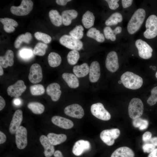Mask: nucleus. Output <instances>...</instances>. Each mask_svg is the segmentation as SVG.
I'll use <instances>...</instances> for the list:
<instances>
[{
	"mask_svg": "<svg viewBox=\"0 0 157 157\" xmlns=\"http://www.w3.org/2000/svg\"><path fill=\"white\" fill-rule=\"evenodd\" d=\"M121 81L125 87L132 90L140 88L143 83V79L140 76L129 71L126 72L122 75Z\"/></svg>",
	"mask_w": 157,
	"mask_h": 157,
	"instance_id": "f257e3e1",
	"label": "nucleus"
},
{
	"mask_svg": "<svg viewBox=\"0 0 157 157\" xmlns=\"http://www.w3.org/2000/svg\"><path fill=\"white\" fill-rule=\"evenodd\" d=\"M146 12L142 8L137 10L132 15L127 26L128 32L133 34L137 31L142 26L145 18Z\"/></svg>",
	"mask_w": 157,
	"mask_h": 157,
	"instance_id": "f03ea898",
	"label": "nucleus"
},
{
	"mask_svg": "<svg viewBox=\"0 0 157 157\" xmlns=\"http://www.w3.org/2000/svg\"><path fill=\"white\" fill-rule=\"evenodd\" d=\"M144 110V105L140 99L134 98L129 102L128 107V113L129 117L134 119L140 117L142 115Z\"/></svg>",
	"mask_w": 157,
	"mask_h": 157,
	"instance_id": "7ed1b4c3",
	"label": "nucleus"
},
{
	"mask_svg": "<svg viewBox=\"0 0 157 157\" xmlns=\"http://www.w3.org/2000/svg\"><path fill=\"white\" fill-rule=\"evenodd\" d=\"M146 28L143 35L147 39L154 38L157 35V17L155 15H150L147 19L145 24Z\"/></svg>",
	"mask_w": 157,
	"mask_h": 157,
	"instance_id": "20e7f679",
	"label": "nucleus"
},
{
	"mask_svg": "<svg viewBox=\"0 0 157 157\" xmlns=\"http://www.w3.org/2000/svg\"><path fill=\"white\" fill-rule=\"evenodd\" d=\"M33 5V3L31 0H23L20 6H12L10 8V11L15 15L19 16L26 15L32 10Z\"/></svg>",
	"mask_w": 157,
	"mask_h": 157,
	"instance_id": "39448f33",
	"label": "nucleus"
},
{
	"mask_svg": "<svg viewBox=\"0 0 157 157\" xmlns=\"http://www.w3.org/2000/svg\"><path fill=\"white\" fill-rule=\"evenodd\" d=\"M60 43L67 48L72 50L79 51L83 47V42L70 35H64L59 39Z\"/></svg>",
	"mask_w": 157,
	"mask_h": 157,
	"instance_id": "423d86ee",
	"label": "nucleus"
},
{
	"mask_svg": "<svg viewBox=\"0 0 157 157\" xmlns=\"http://www.w3.org/2000/svg\"><path fill=\"white\" fill-rule=\"evenodd\" d=\"M90 110L92 114L99 119L107 121L110 118V113L105 109L103 105L101 103H97L92 105Z\"/></svg>",
	"mask_w": 157,
	"mask_h": 157,
	"instance_id": "0eeeda50",
	"label": "nucleus"
},
{
	"mask_svg": "<svg viewBox=\"0 0 157 157\" xmlns=\"http://www.w3.org/2000/svg\"><path fill=\"white\" fill-rule=\"evenodd\" d=\"M120 134V131L117 129H112L103 131L100 134L101 140L108 146L113 145L115 140L117 138Z\"/></svg>",
	"mask_w": 157,
	"mask_h": 157,
	"instance_id": "6e6552de",
	"label": "nucleus"
},
{
	"mask_svg": "<svg viewBox=\"0 0 157 157\" xmlns=\"http://www.w3.org/2000/svg\"><path fill=\"white\" fill-rule=\"evenodd\" d=\"M135 45L140 57L145 59L151 57L153 49L146 42L141 39H139L136 41Z\"/></svg>",
	"mask_w": 157,
	"mask_h": 157,
	"instance_id": "1a4fd4ad",
	"label": "nucleus"
},
{
	"mask_svg": "<svg viewBox=\"0 0 157 157\" xmlns=\"http://www.w3.org/2000/svg\"><path fill=\"white\" fill-rule=\"evenodd\" d=\"M26 88L24 81L22 80H19L8 88L7 92L8 95L11 97H18L21 96Z\"/></svg>",
	"mask_w": 157,
	"mask_h": 157,
	"instance_id": "9d476101",
	"label": "nucleus"
},
{
	"mask_svg": "<svg viewBox=\"0 0 157 157\" xmlns=\"http://www.w3.org/2000/svg\"><path fill=\"white\" fill-rule=\"evenodd\" d=\"M15 143L19 149H24L27 144V131L22 126H20L15 133Z\"/></svg>",
	"mask_w": 157,
	"mask_h": 157,
	"instance_id": "9b49d317",
	"label": "nucleus"
},
{
	"mask_svg": "<svg viewBox=\"0 0 157 157\" xmlns=\"http://www.w3.org/2000/svg\"><path fill=\"white\" fill-rule=\"evenodd\" d=\"M107 69L111 72H114L119 68V64L117 54L114 51L109 52L108 54L105 61Z\"/></svg>",
	"mask_w": 157,
	"mask_h": 157,
	"instance_id": "f8f14e48",
	"label": "nucleus"
},
{
	"mask_svg": "<svg viewBox=\"0 0 157 157\" xmlns=\"http://www.w3.org/2000/svg\"><path fill=\"white\" fill-rule=\"evenodd\" d=\"M28 76L29 81L33 83L36 84L40 82L43 78L42 70L40 65L34 63L31 67Z\"/></svg>",
	"mask_w": 157,
	"mask_h": 157,
	"instance_id": "ddd939ff",
	"label": "nucleus"
},
{
	"mask_svg": "<svg viewBox=\"0 0 157 157\" xmlns=\"http://www.w3.org/2000/svg\"><path fill=\"white\" fill-rule=\"evenodd\" d=\"M65 114L70 117L78 119L82 118L84 115V112L82 107L75 104L66 106L64 109Z\"/></svg>",
	"mask_w": 157,
	"mask_h": 157,
	"instance_id": "4468645a",
	"label": "nucleus"
},
{
	"mask_svg": "<svg viewBox=\"0 0 157 157\" xmlns=\"http://www.w3.org/2000/svg\"><path fill=\"white\" fill-rule=\"evenodd\" d=\"M23 120V114L22 110L18 109L15 111L13 115L10 122L9 130L12 134L15 133L16 131L20 126Z\"/></svg>",
	"mask_w": 157,
	"mask_h": 157,
	"instance_id": "2eb2a0df",
	"label": "nucleus"
},
{
	"mask_svg": "<svg viewBox=\"0 0 157 157\" xmlns=\"http://www.w3.org/2000/svg\"><path fill=\"white\" fill-rule=\"evenodd\" d=\"M90 148V144L88 141L80 140L75 143L72 151L74 155L78 156L81 155L85 151L89 150Z\"/></svg>",
	"mask_w": 157,
	"mask_h": 157,
	"instance_id": "dca6fc26",
	"label": "nucleus"
},
{
	"mask_svg": "<svg viewBox=\"0 0 157 157\" xmlns=\"http://www.w3.org/2000/svg\"><path fill=\"white\" fill-rule=\"evenodd\" d=\"M60 89V85L56 83H51L47 87V93L51 97L53 101H56L60 98L61 94V91Z\"/></svg>",
	"mask_w": 157,
	"mask_h": 157,
	"instance_id": "f3484780",
	"label": "nucleus"
},
{
	"mask_svg": "<svg viewBox=\"0 0 157 157\" xmlns=\"http://www.w3.org/2000/svg\"><path fill=\"white\" fill-rule=\"evenodd\" d=\"M100 76V68L99 63L97 61L92 62L89 67V79L92 83L98 81Z\"/></svg>",
	"mask_w": 157,
	"mask_h": 157,
	"instance_id": "a211bd4d",
	"label": "nucleus"
},
{
	"mask_svg": "<svg viewBox=\"0 0 157 157\" xmlns=\"http://www.w3.org/2000/svg\"><path fill=\"white\" fill-rule=\"evenodd\" d=\"M51 121L55 125L65 129H70L74 125L73 122L71 120L58 116H53Z\"/></svg>",
	"mask_w": 157,
	"mask_h": 157,
	"instance_id": "6ab92c4d",
	"label": "nucleus"
},
{
	"mask_svg": "<svg viewBox=\"0 0 157 157\" xmlns=\"http://www.w3.org/2000/svg\"><path fill=\"white\" fill-rule=\"evenodd\" d=\"M40 142L44 149V154L46 157H51L55 152L54 147L49 141L47 137L42 135L40 138Z\"/></svg>",
	"mask_w": 157,
	"mask_h": 157,
	"instance_id": "aec40b11",
	"label": "nucleus"
},
{
	"mask_svg": "<svg viewBox=\"0 0 157 157\" xmlns=\"http://www.w3.org/2000/svg\"><path fill=\"white\" fill-rule=\"evenodd\" d=\"M14 53L11 50H7L5 55L0 56V65L2 67L6 68L12 66L14 63Z\"/></svg>",
	"mask_w": 157,
	"mask_h": 157,
	"instance_id": "412c9836",
	"label": "nucleus"
},
{
	"mask_svg": "<svg viewBox=\"0 0 157 157\" xmlns=\"http://www.w3.org/2000/svg\"><path fill=\"white\" fill-rule=\"evenodd\" d=\"M134 153L130 148L122 147L116 149L112 154L110 157H134Z\"/></svg>",
	"mask_w": 157,
	"mask_h": 157,
	"instance_id": "4be33fe9",
	"label": "nucleus"
},
{
	"mask_svg": "<svg viewBox=\"0 0 157 157\" xmlns=\"http://www.w3.org/2000/svg\"><path fill=\"white\" fill-rule=\"evenodd\" d=\"M78 14L77 11L74 10H68L63 11L61 14L63 24L66 26L69 25L72 20L77 17Z\"/></svg>",
	"mask_w": 157,
	"mask_h": 157,
	"instance_id": "5701e85b",
	"label": "nucleus"
},
{
	"mask_svg": "<svg viewBox=\"0 0 157 157\" xmlns=\"http://www.w3.org/2000/svg\"><path fill=\"white\" fill-rule=\"evenodd\" d=\"M0 21L3 25V29L8 33L14 32L15 30L14 27H17L18 25L17 22L11 18L7 17L1 18Z\"/></svg>",
	"mask_w": 157,
	"mask_h": 157,
	"instance_id": "b1692460",
	"label": "nucleus"
},
{
	"mask_svg": "<svg viewBox=\"0 0 157 157\" xmlns=\"http://www.w3.org/2000/svg\"><path fill=\"white\" fill-rule=\"evenodd\" d=\"M62 77L70 88H76L79 86V82L77 77L72 73H64L62 75Z\"/></svg>",
	"mask_w": 157,
	"mask_h": 157,
	"instance_id": "393cba45",
	"label": "nucleus"
},
{
	"mask_svg": "<svg viewBox=\"0 0 157 157\" xmlns=\"http://www.w3.org/2000/svg\"><path fill=\"white\" fill-rule=\"evenodd\" d=\"M73 71L77 77H83L86 76L89 73V67L87 63H84L80 65L74 66Z\"/></svg>",
	"mask_w": 157,
	"mask_h": 157,
	"instance_id": "a878e982",
	"label": "nucleus"
},
{
	"mask_svg": "<svg viewBox=\"0 0 157 157\" xmlns=\"http://www.w3.org/2000/svg\"><path fill=\"white\" fill-rule=\"evenodd\" d=\"M47 137L50 142L53 145H56L64 142L67 139L64 134H56L50 133L47 135Z\"/></svg>",
	"mask_w": 157,
	"mask_h": 157,
	"instance_id": "bb28decb",
	"label": "nucleus"
},
{
	"mask_svg": "<svg viewBox=\"0 0 157 157\" xmlns=\"http://www.w3.org/2000/svg\"><path fill=\"white\" fill-rule=\"evenodd\" d=\"M95 17L92 13L89 10L87 11L83 15L82 22L84 27L89 28L94 24Z\"/></svg>",
	"mask_w": 157,
	"mask_h": 157,
	"instance_id": "cd10ccee",
	"label": "nucleus"
},
{
	"mask_svg": "<svg viewBox=\"0 0 157 157\" xmlns=\"http://www.w3.org/2000/svg\"><path fill=\"white\" fill-rule=\"evenodd\" d=\"M86 35L88 37L93 38L99 42H102L105 40L104 35L94 27L90 28L87 32Z\"/></svg>",
	"mask_w": 157,
	"mask_h": 157,
	"instance_id": "c85d7f7f",
	"label": "nucleus"
},
{
	"mask_svg": "<svg viewBox=\"0 0 157 157\" xmlns=\"http://www.w3.org/2000/svg\"><path fill=\"white\" fill-rule=\"evenodd\" d=\"M49 16L51 23L54 25L59 26L63 23L62 16L57 10H50L49 12Z\"/></svg>",
	"mask_w": 157,
	"mask_h": 157,
	"instance_id": "c756f323",
	"label": "nucleus"
},
{
	"mask_svg": "<svg viewBox=\"0 0 157 157\" xmlns=\"http://www.w3.org/2000/svg\"><path fill=\"white\" fill-rule=\"evenodd\" d=\"M48 60L49 65L52 67H55L60 65L62 59L58 54L55 52H51L48 56Z\"/></svg>",
	"mask_w": 157,
	"mask_h": 157,
	"instance_id": "7c9ffc66",
	"label": "nucleus"
},
{
	"mask_svg": "<svg viewBox=\"0 0 157 157\" xmlns=\"http://www.w3.org/2000/svg\"><path fill=\"white\" fill-rule=\"evenodd\" d=\"M32 38L31 33L27 32L25 34L19 35L17 38L14 42V47L16 48H18L23 42L28 44Z\"/></svg>",
	"mask_w": 157,
	"mask_h": 157,
	"instance_id": "2f4dec72",
	"label": "nucleus"
},
{
	"mask_svg": "<svg viewBox=\"0 0 157 157\" xmlns=\"http://www.w3.org/2000/svg\"><path fill=\"white\" fill-rule=\"evenodd\" d=\"M28 108L34 114H41L44 111V106L41 103L37 102H29L27 105Z\"/></svg>",
	"mask_w": 157,
	"mask_h": 157,
	"instance_id": "473e14b6",
	"label": "nucleus"
},
{
	"mask_svg": "<svg viewBox=\"0 0 157 157\" xmlns=\"http://www.w3.org/2000/svg\"><path fill=\"white\" fill-rule=\"evenodd\" d=\"M122 20V15L118 12H115L112 14L106 20L105 24L107 26L116 25Z\"/></svg>",
	"mask_w": 157,
	"mask_h": 157,
	"instance_id": "72a5a7b5",
	"label": "nucleus"
},
{
	"mask_svg": "<svg viewBox=\"0 0 157 157\" xmlns=\"http://www.w3.org/2000/svg\"><path fill=\"white\" fill-rule=\"evenodd\" d=\"M133 126L135 128H138L140 130H144L147 128L149 125L147 120L139 117L133 119Z\"/></svg>",
	"mask_w": 157,
	"mask_h": 157,
	"instance_id": "f704fd0d",
	"label": "nucleus"
},
{
	"mask_svg": "<svg viewBox=\"0 0 157 157\" xmlns=\"http://www.w3.org/2000/svg\"><path fill=\"white\" fill-rule=\"evenodd\" d=\"M79 57V53L78 51L72 50L69 51L67 55L68 62L70 65H74L77 62Z\"/></svg>",
	"mask_w": 157,
	"mask_h": 157,
	"instance_id": "c9c22d12",
	"label": "nucleus"
},
{
	"mask_svg": "<svg viewBox=\"0 0 157 157\" xmlns=\"http://www.w3.org/2000/svg\"><path fill=\"white\" fill-rule=\"evenodd\" d=\"M48 46L42 42L38 43L35 46L33 50V53L36 55L42 56L45 55Z\"/></svg>",
	"mask_w": 157,
	"mask_h": 157,
	"instance_id": "e433bc0d",
	"label": "nucleus"
},
{
	"mask_svg": "<svg viewBox=\"0 0 157 157\" xmlns=\"http://www.w3.org/2000/svg\"><path fill=\"white\" fill-rule=\"evenodd\" d=\"M29 89L31 94L34 96L42 95L45 92L44 86L40 84L31 85L30 86Z\"/></svg>",
	"mask_w": 157,
	"mask_h": 157,
	"instance_id": "4c0bfd02",
	"label": "nucleus"
},
{
	"mask_svg": "<svg viewBox=\"0 0 157 157\" xmlns=\"http://www.w3.org/2000/svg\"><path fill=\"white\" fill-rule=\"evenodd\" d=\"M84 28L81 25L76 26L73 29L69 32L71 36L74 38L79 40L81 39L83 35Z\"/></svg>",
	"mask_w": 157,
	"mask_h": 157,
	"instance_id": "58836bf2",
	"label": "nucleus"
},
{
	"mask_svg": "<svg viewBox=\"0 0 157 157\" xmlns=\"http://www.w3.org/2000/svg\"><path fill=\"white\" fill-rule=\"evenodd\" d=\"M34 35L37 40H41L45 44L49 43L51 40V38L50 35L41 32H36Z\"/></svg>",
	"mask_w": 157,
	"mask_h": 157,
	"instance_id": "ea45409f",
	"label": "nucleus"
},
{
	"mask_svg": "<svg viewBox=\"0 0 157 157\" xmlns=\"http://www.w3.org/2000/svg\"><path fill=\"white\" fill-rule=\"evenodd\" d=\"M147 103L150 106L155 104L157 102V86L153 88L151 91V94L148 98Z\"/></svg>",
	"mask_w": 157,
	"mask_h": 157,
	"instance_id": "a19ab883",
	"label": "nucleus"
},
{
	"mask_svg": "<svg viewBox=\"0 0 157 157\" xmlns=\"http://www.w3.org/2000/svg\"><path fill=\"white\" fill-rule=\"evenodd\" d=\"M104 33L106 39H110L112 41H114L116 40V35L113 30L110 27L107 26L105 27L104 29Z\"/></svg>",
	"mask_w": 157,
	"mask_h": 157,
	"instance_id": "79ce46f5",
	"label": "nucleus"
},
{
	"mask_svg": "<svg viewBox=\"0 0 157 157\" xmlns=\"http://www.w3.org/2000/svg\"><path fill=\"white\" fill-rule=\"evenodd\" d=\"M33 51L32 50L28 49H22L19 52L20 57L24 60H28L33 56Z\"/></svg>",
	"mask_w": 157,
	"mask_h": 157,
	"instance_id": "37998d69",
	"label": "nucleus"
},
{
	"mask_svg": "<svg viewBox=\"0 0 157 157\" xmlns=\"http://www.w3.org/2000/svg\"><path fill=\"white\" fill-rule=\"evenodd\" d=\"M155 147L153 144L147 143L143 145L142 148L144 153H150L155 149Z\"/></svg>",
	"mask_w": 157,
	"mask_h": 157,
	"instance_id": "c03bdc74",
	"label": "nucleus"
},
{
	"mask_svg": "<svg viewBox=\"0 0 157 157\" xmlns=\"http://www.w3.org/2000/svg\"><path fill=\"white\" fill-rule=\"evenodd\" d=\"M108 5L109 8L112 10H115L119 7V4L117 3L118 0H106Z\"/></svg>",
	"mask_w": 157,
	"mask_h": 157,
	"instance_id": "a18cd8bd",
	"label": "nucleus"
},
{
	"mask_svg": "<svg viewBox=\"0 0 157 157\" xmlns=\"http://www.w3.org/2000/svg\"><path fill=\"white\" fill-rule=\"evenodd\" d=\"M152 134L149 131L145 132L142 136V140L146 143H149L151 138Z\"/></svg>",
	"mask_w": 157,
	"mask_h": 157,
	"instance_id": "49530a36",
	"label": "nucleus"
},
{
	"mask_svg": "<svg viewBox=\"0 0 157 157\" xmlns=\"http://www.w3.org/2000/svg\"><path fill=\"white\" fill-rule=\"evenodd\" d=\"M121 1L122 6L124 8L130 6L133 1L132 0H122Z\"/></svg>",
	"mask_w": 157,
	"mask_h": 157,
	"instance_id": "de8ad7c7",
	"label": "nucleus"
},
{
	"mask_svg": "<svg viewBox=\"0 0 157 157\" xmlns=\"http://www.w3.org/2000/svg\"><path fill=\"white\" fill-rule=\"evenodd\" d=\"M0 144H2L5 142L6 140V136L1 131H0Z\"/></svg>",
	"mask_w": 157,
	"mask_h": 157,
	"instance_id": "09e8293b",
	"label": "nucleus"
},
{
	"mask_svg": "<svg viewBox=\"0 0 157 157\" xmlns=\"http://www.w3.org/2000/svg\"><path fill=\"white\" fill-rule=\"evenodd\" d=\"M71 0H56V2L58 5L60 6H65L67 3L71 1Z\"/></svg>",
	"mask_w": 157,
	"mask_h": 157,
	"instance_id": "8fccbe9b",
	"label": "nucleus"
},
{
	"mask_svg": "<svg viewBox=\"0 0 157 157\" xmlns=\"http://www.w3.org/2000/svg\"><path fill=\"white\" fill-rule=\"evenodd\" d=\"M5 101L3 98L0 96V110L3 109L5 106Z\"/></svg>",
	"mask_w": 157,
	"mask_h": 157,
	"instance_id": "3c124183",
	"label": "nucleus"
},
{
	"mask_svg": "<svg viewBox=\"0 0 157 157\" xmlns=\"http://www.w3.org/2000/svg\"><path fill=\"white\" fill-rule=\"evenodd\" d=\"M149 142L155 146H157V137H155L151 138Z\"/></svg>",
	"mask_w": 157,
	"mask_h": 157,
	"instance_id": "603ef678",
	"label": "nucleus"
},
{
	"mask_svg": "<svg viewBox=\"0 0 157 157\" xmlns=\"http://www.w3.org/2000/svg\"><path fill=\"white\" fill-rule=\"evenodd\" d=\"M148 157H157V148L150 153Z\"/></svg>",
	"mask_w": 157,
	"mask_h": 157,
	"instance_id": "864d4df0",
	"label": "nucleus"
},
{
	"mask_svg": "<svg viewBox=\"0 0 157 157\" xmlns=\"http://www.w3.org/2000/svg\"><path fill=\"white\" fill-rule=\"evenodd\" d=\"M53 155L55 157H63L62 152L58 150L55 151Z\"/></svg>",
	"mask_w": 157,
	"mask_h": 157,
	"instance_id": "5fc2aeb1",
	"label": "nucleus"
},
{
	"mask_svg": "<svg viewBox=\"0 0 157 157\" xmlns=\"http://www.w3.org/2000/svg\"><path fill=\"white\" fill-rule=\"evenodd\" d=\"M122 30V28L120 26L117 27L114 30V32L116 35L117 34L121 32Z\"/></svg>",
	"mask_w": 157,
	"mask_h": 157,
	"instance_id": "6e6d98bb",
	"label": "nucleus"
},
{
	"mask_svg": "<svg viewBox=\"0 0 157 157\" xmlns=\"http://www.w3.org/2000/svg\"><path fill=\"white\" fill-rule=\"evenodd\" d=\"M13 102L16 105H19L21 103V101L19 99L15 98L13 100Z\"/></svg>",
	"mask_w": 157,
	"mask_h": 157,
	"instance_id": "4d7b16f0",
	"label": "nucleus"
},
{
	"mask_svg": "<svg viewBox=\"0 0 157 157\" xmlns=\"http://www.w3.org/2000/svg\"><path fill=\"white\" fill-rule=\"evenodd\" d=\"M3 73V71L2 67L1 65H0V75L2 76Z\"/></svg>",
	"mask_w": 157,
	"mask_h": 157,
	"instance_id": "13d9d810",
	"label": "nucleus"
},
{
	"mask_svg": "<svg viewBox=\"0 0 157 157\" xmlns=\"http://www.w3.org/2000/svg\"><path fill=\"white\" fill-rule=\"evenodd\" d=\"M152 69L153 70H155L156 69V67L155 66L154 67H152Z\"/></svg>",
	"mask_w": 157,
	"mask_h": 157,
	"instance_id": "bf43d9fd",
	"label": "nucleus"
},
{
	"mask_svg": "<svg viewBox=\"0 0 157 157\" xmlns=\"http://www.w3.org/2000/svg\"><path fill=\"white\" fill-rule=\"evenodd\" d=\"M118 82L119 84H121L122 83V81H119Z\"/></svg>",
	"mask_w": 157,
	"mask_h": 157,
	"instance_id": "052dcab7",
	"label": "nucleus"
},
{
	"mask_svg": "<svg viewBox=\"0 0 157 157\" xmlns=\"http://www.w3.org/2000/svg\"><path fill=\"white\" fill-rule=\"evenodd\" d=\"M155 75H156V78H157V72H156V73Z\"/></svg>",
	"mask_w": 157,
	"mask_h": 157,
	"instance_id": "680f3d73",
	"label": "nucleus"
}]
</instances>
